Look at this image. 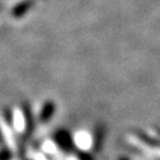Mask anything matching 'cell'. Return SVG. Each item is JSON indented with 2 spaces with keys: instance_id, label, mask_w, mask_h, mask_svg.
Listing matches in <instances>:
<instances>
[{
  "instance_id": "6da1fadb",
  "label": "cell",
  "mask_w": 160,
  "mask_h": 160,
  "mask_svg": "<svg viewBox=\"0 0 160 160\" xmlns=\"http://www.w3.org/2000/svg\"><path fill=\"white\" fill-rule=\"evenodd\" d=\"M56 110V106L53 101H46L43 107L40 109L39 113V122L40 123H48V121H50L52 119V116L55 114Z\"/></svg>"
},
{
  "instance_id": "7a4b0ae2",
  "label": "cell",
  "mask_w": 160,
  "mask_h": 160,
  "mask_svg": "<svg viewBox=\"0 0 160 160\" xmlns=\"http://www.w3.org/2000/svg\"><path fill=\"white\" fill-rule=\"evenodd\" d=\"M120 160H127V159H120Z\"/></svg>"
}]
</instances>
